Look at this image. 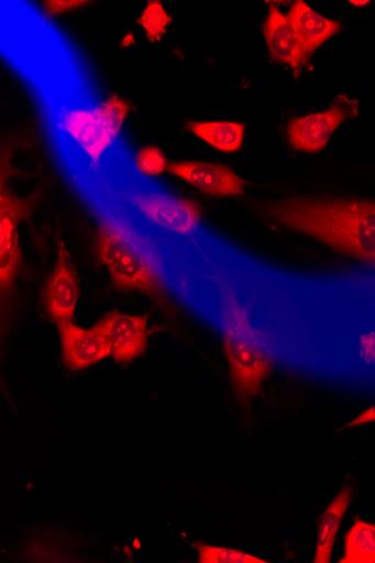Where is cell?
<instances>
[{
	"instance_id": "cell-11",
	"label": "cell",
	"mask_w": 375,
	"mask_h": 563,
	"mask_svg": "<svg viewBox=\"0 0 375 563\" xmlns=\"http://www.w3.org/2000/svg\"><path fill=\"white\" fill-rule=\"evenodd\" d=\"M262 30L273 59L290 67L298 77L311 56L307 54L287 15L272 5Z\"/></svg>"
},
{
	"instance_id": "cell-2",
	"label": "cell",
	"mask_w": 375,
	"mask_h": 563,
	"mask_svg": "<svg viewBox=\"0 0 375 563\" xmlns=\"http://www.w3.org/2000/svg\"><path fill=\"white\" fill-rule=\"evenodd\" d=\"M96 253L117 289L141 292L165 305L158 254L150 240L124 224L104 221L97 229Z\"/></svg>"
},
{
	"instance_id": "cell-14",
	"label": "cell",
	"mask_w": 375,
	"mask_h": 563,
	"mask_svg": "<svg viewBox=\"0 0 375 563\" xmlns=\"http://www.w3.org/2000/svg\"><path fill=\"white\" fill-rule=\"evenodd\" d=\"M352 500V488L346 486L335 497L318 520V533L315 563H329L341 527V522Z\"/></svg>"
},
{
	"instance_id": "cell-4",
	"label": "cell",
	"mask_w": 375,
	"mask_h": 563,
	"mask_svg": "<svg viewBox=\"0 0 375 563\" xmlns=\"http://www.w3.org/2000/svg\"><path fill=\"white\" fill-rule=\"evenodd\" d=\"M37 202L36 194L23 198L2 178L0 189V289L9 296L23 266L20 225L30 220Z\"/></svg>"
},
{
	"instance_id": "cell-17",
	"label": "cell",
	"mask_w": 375,
	"mask_h": 563,
	"mask_svg": "<svg viewBox=\"0 0 375 563\" xmlns=\"http://www.w3.org/2000/svg\"><path fill=\"white\" fill-rule=\"evenodd\" d=\"M130 112L131 107L128 102L113 95L101 102L96 109L95 114L103 129L115 139L121 133Z\"/></svg>"
},
{
	"instance_id": "cell-23",
	"label": "cell",
	"mask_w": 375,
	"mask_h": 563,
	"mask_svg": "<svg viewBox=\"0 0 375 563\" xmlns=\"http://www.w3.org/2000/svg\"><path fill=\"white\" fill-rule=\"evenodd\" d=\"M371 422H375V405L367 409V411L362 413L360 417L354 419L352 422L346 424L344 429L361 427Z\"/></svg>"
},
{
	"instance_id": "cell-9",
	"label": "cell",
	"mask_w": 375,
	"mask_h": 563,
	"mask_svg": "<svg viewBox=\"0 0 375 563\" xmlns=\"http://www.w3.org/2000/svg\"><path fill=\"white\" fill-rule=\"evenodd\" d=\"M167 173L196 187L203 194L234 197L245 194L247 183L225 165L183 162L168 163Z\"/></svg>"
},
{
	"instance_id": "cell-8",
	"label": "cell",
	"mask_w": 375,
	"mask_h": 563,
	"mask_svg": "<svg viewBox=\"0 0 375 563\" xmlns=\"http://www.w3.org/2000/svg\"><path fill=\"white\" fill-rule=\"evenodd\" d=\"M150 317V312L128 316L115 310L104 314L93 329L109 341L113 360L120 365H129L147 349Z\"/></svg>"
},
{
	"instance_id": "cell-3",
	"label": "cell",
	"mask_w": 375,
	"mask_h": 563,
	"mask_svg": "<svg viewBox=\"0 0 375 563\" xmlns=\"http://www.w3.org/2000/svg\"><path fill=\"white\" fill-rule=\"evenodd\" d=\"M224 351L232 384L244 409L251 408L262 385L274 372V357L260 332L250 322L249 311L233 292L223 302Z\"/></svg>"
},
{
	"instance_id": "cell-25",
	"label": "cell",
	"mask_w": 375,
	"mask_h": 563,
	"mask_svg": "<svg viewBox=\"0 0 375 563\" xmlns=\"http://www.w3.org/2000/svg\"><path fill=\"white\" fill-rule=\"evenodd\" d=\"M371 265H375V257H374V260H373V262H372V264H371Z\"/></svg>"
},
{
	"instance_id": "cell-24",
	"label": "cell",
	"mask_w": 375,
	"mask_h": 563,
	"mask_svg": "<svg viewBox=\"0 0 375 563\" xmlns=\"http://www.w3.org/2000/svg\"><path fill=\"white\" fill-rule=\"evenodd\" d=\"M350 4L353 7L361 8L366 7L367 4H370V2H366V0H363V2H357V0H351Z\"/></svg>"
},
{
	"instance_id": "cell-20",
	"label": "cell",
	"mask_w": 375,
	"mask_h": 563,
	"mask_svg": "<svg viewBox=\"0 0 375 563\" xmlns=\"http://www.w3.org/2000/svg\"><path fill=\"white\" fill-rule=\"evenodd\" d=\"M135 165L137 170L147 177H156L167 172L168 162L163 150L156 146H144L136 155Z\"/></svg>"
},
{
	"instance_id": "cell-12",
	"label": "cell",
	"mask_w": 375,
	"mask_h": 563,
	"mask_svg": "<svg viewBox=\"0 0 375 563\" xmlns=\"http://www.w3.org/2000/svg\"><path fill=\"white\" fill-rule=\"evenodd\" d=\"M63 129L81 147L92 164L98 165L114 137L100 124L95 112L73 110L65 115Z\"/></svg>"
},
{
	"instance_id": "cell-21",
	"label": "cell",
	"mask_w": 375,
	"mask_h": 563,
	"mask_svg": "<svg viewBox=\"0 0 375 563\" xmlns=\"http://www.w3.org/2000/svg\"><path fill=\"white\" fill-rule=\"evenodd\" d=\"M87 4L88 2H85V0H45L43 2V11L47 16L55 18L78 10Z\"/></svg>"
},
{
	"instance_id": "cell-22",
	"label": "cell",
	"mask_w": 375,
	"mask_h": 563,
	"mask_svg": "<svg viewBox=\"0 0 375 563\" xmlns=\"http://www.w3.org/2000/svg\"><path fill=\"white\" fill-rule=\"evenodd\" d=\"M362 352L365 360L375 363V334H370L362 338Z\"/></svg>"
},
{
	"instance_id": "cell-7",
	"label": "cell",
	"mask_w": 375,
	"mask_h": 563,
	"mask_svg": "<svg viewBox=\"0 0 375 563\" xmlns=\"http://www.w3.org/2000/svg\"><path fill=\"white\" fill-rule=\"evenodd\" d=\"M130 201L151 223L181 235L192 233L202 217L200 205L191 199L145 192L132 195Z\"/></svg>"
},
{
	"instance_id": "cell-15",
	"label": "cell",
	"mask_w": 375,
	"mask_h": 563,
	"mask_svg": "<svg viewBox=\"0 0 375 563\" xmlns=\"http://www.w3.org/2000/svg\"><path fill=\"white\" fill-rule=\"evenodd\" d=\"M188 132L222 152L241 150L245 135V125L234 122H188Z\"/></svg>"
},
{
	"instance_id": "cell-18",
	"label": "cell",
	"mask_w": 375,
	"mask_h": 563,
	"mask_svg": "<svg viewBox=\"0 0 375 563\" xmlns=\"http://www.w3.org/2000/svg\"><path fill=\"white\" fill-rule=\"evenodd\" d=\"M172 16L159 2H150L143 11L139 24L152 42L159 41L172 24Z\"/></svg>"
},
{
	"instance_id": "cell-19",
	"label": "cell",
	"mask_w": 375,
	"mask_h": 563,
	"mask_svg": "<svg viewBox=\"0 0 375 563\" xmlns=\"http://www.w3.org/2000/svg\"><path fill=\"white\" fill-rule=\"evenodd\" d=\"M194 547L199 553V563H266L267 561L256 558L243 551L195 543Z\"/></svg>"
},
{
	"instance_id": "cell-5",
	"label": "cell",
	"mask_w": 375,
	"mask_h": 563,
	"mask_svg": "<svg viewBox=\"0 0 375 563\" xmlns=\"http://www.w3.org/2000/svg\"><path fill=\"white\" fill-rule=\"evenodd\" d=\"M359 114V101L338 96L326 112L293 120L287 126L290 145L300 152L316 153L324 150L335 131Z\"/></svg>"
},
{
	"instance_id": "cell-1",
	"label": "cell",
	"mask_w": 375,
	"mask_h": 563,
	"mask_svg": "<svg viewBox=\"0 0 375 563\" xmlns=\"http://www.w3.org/2000/svg\"><path fill=\"white\" fill-rule=\"evenodd\" d=\"M263 212L352 258L372 264L375 257L374 201L290 198L266 203Z\"/></svg>"
},
{
	"instance_id": "cell-16",
	"label": "cell",
	"mask_w": 375,
	"mask_h": 563,
	"mask_svg": "<svg viewBox=\"0 0 375 563\" xmlns=\"http://www.w3.org/2000/svg\"><path fill=\"white\" fill-rule=\"evenodd\" d=\"M341 563H375V526L357 519L345 537Z\"/></svg>"
},
{
	"instance_id": "cell-10",
	"label": "cell",
	"mask_w": 375,
	"mask_h": 563,
	"mask_svg": "<svg viewBox=\"0 0 375 563\" xmlns=\"http://www.w3.org/2000/svg\"><path fill=\"white\" fill-rule=\"evenodd\" d=\"M63 360L70 372H80L92 367L111 356V345L93 328L87 330L71 321L58 323Z\"/></svg>"
},
{
	"instance_id": "cell-6",
	"label": "cell",
	"mask_w": 375,
	"mask_h": 563,
	"mask_svg": "<svg viewBox=\"0 0 375 563\" xmlns=\"http://www.w3.org/2000/svg\"><path fill=\"white\" fill-rule=\"evenodd\" d=\"M57 262L42 291L47 318L57 324L74 321L80 298V284L70 252L62 236L57 240Z\"/></svg>"
},
{
	"instance_id": "cell-13",
	"label": "cell",
	"mask_w": 375,
	"mask_h": 563,
	"mask_svg": "<svg viewBox=\"0 0 375 563\" xmlns=\"http://www.w3.org/2000/svg\"><path fill=\"white\" fill-rule=\"evenodd\" d=\"M287 18L309 56L342 31L340 22L320 15L302 0L293 4Z\"/></svg>"
}]
</instances>
